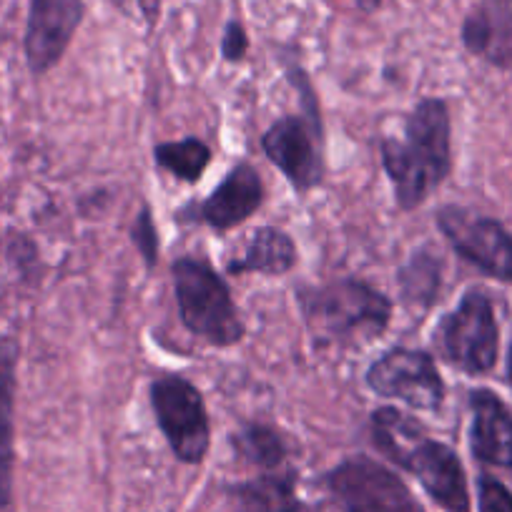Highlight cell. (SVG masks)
<instances>
[{"instance_id":"obj_14","label":"cell","mask_w":512,"mask_h":512,"mask_svg":"<svg viewBox=\"0 0 512 512\" xmlns=\"http://www.w3.org/2000/svg\"><path fill=\"white\" fill-rule=\"evenodd\" d=\"M462 43L492 66L512 63V0H485L462 23Z\"/></svg>"},{"instance_id":"obj_11","label":"cell","mask_w":512,"mask_h":512,"mask_svg":"<svg viewBox=\"0 0 512 512\" xmlns=\"http://www.w3.org/2000/svg\"><path fill=\"white\" fill-rule=\"evenodd\" d=\"M405 470L417 475L432 500L445 512H470V495H467V477L462 470V462L455 452L442 442L427 440V435H420L400 462Z\"/></svg>"},{"instance_id":"obj_24","label":"cell","mask_w":512,"mask_h":512,"mask_svg":"<svg viewBox=\"0 0 512 512\" xmlns=\"http://www.w3.org/2000/svg\"><path fill=\"white\" fill-rule=\"evenodd\" d=\"M139 13L149 28H156L161 18V0H139Z\"/></svg>"},{"instance_id":"obj_9","label":"cell","mask_w":512,"mask_h":512,"mask_svg":"<svg viewBox=\"0 0 512 512\" xmlns=\"http://www.w3.org/2000/svg\"><path fill=\"white\" fill-rule=\"evenodd\" d=\"M264 154L297 191L322 184V123L307 116H284L269 126L262 139Z\"/></svg>"},{"instance_id":"obj_8","label":"cell","mask_w":512,"mask_h":512,"mask_svg":"<svg viewBox=\"0 0 512 512\" xmlns=\"http://www.w3.org/2000/svg\"><path fill=\"white\" fill-rule=\"evenodd\" d=\"M437 226L462 259L500 282H512V236L502 224L462 206H442Z\"/></svg>"},{"instance_id":"obj_1","label":"cell","mask_w":512,"mask_h":512,"mask_svg":"<svg viewBox=\"0 0 512 512\" xmlns=\"http://www.w3.org/2000/svg\"><path fill=\"white\" fill-rule=\"evenodd\" d=\"M450 111L440 98H425L405 123V139H382V166L402 211L425 204L452 169Z\"/></svg>"},{"instance_id":"obj_25","label":"cell","mask_w":512,"mask_h":512,"mask_svg":"<svg viewBox=\"0 0 512 512\" xmlns=\"http://www.w3.org/2000/svg\"><path fill=\"white\" fill-rule=\"evenodd\" d=\"M357 6H359V11L374 13L379 6H382V0H357Z\"/></svg>"},{"instance_id":"obj_13","label":"cell","mask_w":512,"mask_h":512,"mask_svg":"<svg viewBox=\"0 0 512 512\" xmlns=\"http://www.w3.org/2000/svg\"><path fill=\"white\" fill-rule=\"evenodd\" d=\"M470 442L477 460L497 467H512V412L490 390L470 395Z\"/></svg>"},{"instance_id":"obj_22","label":"cell","mask_w":512,"mask_h":512,"mask_svg":"<svg viewBox=\"0 0 512 512\" xmlns=\"http://www.w3.org/2000/svg\"><path fill=\"white\" fill-rule=\"evenodd\" d=\"M480 512H512V492L495 477H480Z\"/></svg>"},{"instance_id":"obj_23","label":"cell","mask_w":512,"mask_h":512,"mask_svg":"<svg viewBox=\"0 0 512 512\" xmlns=\"http://www.w3.org/2000/svg\"><path fill=\"white\" fill-rule=\"evenodd\" d=\"M249 51V38H246L244 26L239 21H229L224 28V38H221V53L229 63L241 61Z\"/></svg>"},{"instance_id":"obj_16","label":"cell","mask_w":512,"mask_h":512,"mask_svg":"<svg viewBox=\"0 0 512 512\" xmlns=\"http://www.w3.org/2000/svg\"><path fill=\"white\" fill-rule=\"evenodd\" d=\"M297 264V246L292 236L274 226H262L251 234L244 254L234 262H229V274H267V277H279V274L292 272Z\"/></svg>"},{"instance_id":"obj_17","label":"cell","mask_w":512,"mask_h":512,"mask_svg":"<svg viewBox=\"0 0 512 512\" xmlns=\"http://www.w3.org/2000/svg\"><path fill=\"white\" fill-rule=\"evenodd\" d=\"M236 505L244 512H297L299 500L294 492V475H262L256 480L231 487Z\"/></svg>"},{"instance_id":"obj_7","label":"cell","mask_w":512,"mask_h":512,"mask_svg":"<svg viewBox=\"0 0 512 512\" xmlns=\"http://www.w3.org/2000/svg\"><path fill=\"white\" fill-rule=\"evenodd\" d=\"M369 390L405 402L412 410L435 412L445 400V382L435 359L420 349L397 347L384 352L367 369Z\"/></svg>"},{"instance_id":"obj_19","label":"cell","mask_w":512,"mask_h":512,"mask_svg":"<svg viewBox=\"0 0 512 512\" xmlns=\"http://www.w3.org/2000/svg\"><path fill=\"white\" fill-rule=\"evenodd\" d=\"M442 274H440V259L430 251H417L410 259L407 267L400 272V292L402 299L410 304H420V307H432L440 294Z\"/></svg>"},{"instance_id":"obj_5","label":"cell","mask_w":512,"mask_h":512,"mask_svg":"<svg viewBox=\"0 0 512 512\" xmlns=\"http://www.w3.org/2000/svg\"><path fill=\"white\" fill-rule=\"evenodd\" d=\"M437 344L447 362L455 367L472 374L490 372L500 349V332L490 299L477 289L467 292L455 312L442 319L437 329Z\"/></svg>"},{"instance_id":"obj_2","label":"cell","mask_w":512,"mask_h":512,"mask_svg":"<svg viewBox=\"0 0 512 512\" xmlns=\"http://www.w3.org/2000/svg\"><path fill=\"white\" fill-rule=\"evenodd\" d=\"M297 297L304 322L319 344L374 337L387 329L392 317L390 299L354 277L307 287Z\"/></svg>"},{"instance_id":"obj_10","label":"cell","mask_w":512,"mask_h":512,"mask_svg":"<svg viewBox=\"0 0 512 512\" xmlns=\"http://www.w3.org/2000/svg\"><path fill=\"white\" fill-rule=\"evenodd\" d=\"M83 21V0H31L26 26L28 68L36 76L51 71L71 46Z\"/></svg>"},{"instance_id":"obj_21","label":"cell","mask_w":512,"mask_h":512,"mask_svg":"<svg viewBox=\"0 0 512 512\" xmlns=\"http://www.w3.org/2000/svg\"><path fill=\"white\" fill-rule=\"evenodd\" d=\"M131 239H134L139 254L144 256L146 267L154 269L156 262H159V236H156L154 216H151L149 206H141L139 216H136L134 226H131Z\"/></svg>"},{"instance_id":"obj_15","label":"cell","mask_w":512,"mask_h":512,"mask_svg":"<svg viewBox=\"0 0 512 512\" xmlns=\"http://www.w3.org/2000/svg\"><path fill=\"white\" fill-rule=\"evenodd\" d=\"M18 342L0 339V507L13 500V405H16Z\"/></svg>"},{"instance_id":"obj_3","label":"cell","mask_w":512,"mask_h":512,"mask_svg":"<svg viewBox=\"0 0 512 512\" xmlns=\"http://www.w3.org/2000/svg\"><path fill=\"white\" fill-rule=\"evenodd\" d=\"M174 289L184 327L214 347H231L244 337V322L224 279L206 262L181 256L174 267Z\"/></svg>"},{"instance_id":"obj_6","label":"cell","mask_w":512,"mask_h":512,"mask_svg":"<svg viewBox=\"0 0 512 512\" xmlns=\"http://www.w3.org/2000/svg\"><path fill=\"white\" fill-rule=\"evenodd\" d=\"M327 485L347 512H425L395 472L364 455L339 462Z\"/></svg>"},{"instance_id":"obj_4","label":"cell","mask_w":512,"mask_h":512,"mask_svg":"<svg viewBox=\"0 0 512 512\" xmlns=\"http://www.w3.org/2000/svg\"><path fill=\"white\" fill-rule=\"evenodd\" d=\"M151 407L171 452L196 465L209 452V415L201 392L181 374H164L151 382Z\"/></svg>"},{"instance_id":"obj_18","label":"cell","mask_w":512,"mask_h":512,"mask_svg":"<svg viewBox=\"0 0 512 512\" xmlns=\"http://www.w3.org/2000/svg\"><path fill=\"white\" fill-rule=\"evenodd\" d=\"M154 159L161 169L174 174L179 181L196 184L209 166L211 149L199 139L169 141V144L156 146Z\"/></svg>"},{"instance_id":"obj_20","label":"cell","mask_w":512,"mask_h":512,"mask_svg":"<svg viewBox=\"0 0 512 512\" xmlns=\"http://www.w3.org/2000/svg\"><path fill=\"white\" fill-rule=\"evenodd\" d=\"M234 447L244 460L254 462V465L264 467V470H272V467L282 465V460L287 457V442L279 435L274 427L267 425H249L234 435Z\"/></svg>"},{"instance_id":"obj_12","label":"cell","mask_w":512,"mask_h":512,"mask_svg":"<svg viewBox=\"0 0 512 512\" xmlns=\"http://www.w3.org/2000/svg\"><path fill=\"white\" fill-rule=\"evenodd\" d=\"M264 201V181L251 164H236L224 176L214 194L196 209L194 219L216 231H229L244 224Z\"/></svg>"},{"instance_id":"obj_26","label":"cell","mask_w":512,"mask_h":512,"mask_svg":"<svg viewBox=\"0 0 512 512\" xmlns=\"http://www.w3.org/2000/svg\"><path fill=\"white\" fill-rule=\"evenodd\" d=\"M507 379L512 384V347H510V357H507Z\"/></svg>"}]
</instances>
